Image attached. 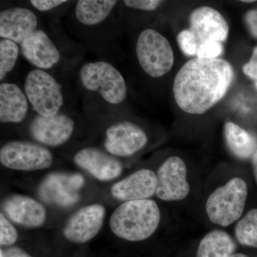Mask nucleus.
<instances>
[{
    "label": "nucleus",
    "instance_id": "19",
    "mask_svg": "<svg viewBox=\"0 0 257 257\" xmlns=\"http://www.w3.org/2000/svg\"><path fill=\"white\" fill-rule=\"evenodd\" d=\"M29 100L25 91L15 83L0 84V121L18 124L28 116Z\"/></svg>",
    "mask_w": 257,
    "mask_h": 257
},
{
    "label": "nucleus",
    "instance_id": "34",
    "mask_svg": "<svg viewBox=\"0 0 257 257\" xmlns=\"http://www.w3.org/2000/svg\"><path fill=\"white\" fill-rule=\"evenodd\" d=\"M229 257H248L246 255L243 254L241 253H234L232 255H231Z\"/></svg>",
    "mask_w": 257,
    "mask_h": 257
},
{
    "label": "nucleus",
    "instance_id": "12",
    "mask_svg": "<svg viewBox=\"0 0 257 257\" xmlns=\"http://www.w3.org/2000/svg\"><path fill=\"white\" fill-rule=\"evenodd\" d=\"M189 30L195 37L198 47L207 42L223 43L227 40L229 32L224 16L218 10L207 6L193 10L189 17Z\"/></svg>",
    "mask_w": 257,
    "mask_h": 257
},
{
    "label": "nucleus",
    "instance_id": "4",
    "mask_svg": "<svg viewBox=\"0 0 257 257\" xmlns=\"http://www.w3.org/2000/svg\"><path fill=\"white\" fill-rule=\"evenodd\" d=\"M79 79L84 89L98 93L111 105H119L126 100L128 89L124 77L109 62L94 61L84 64L79 71Z\"/></svg>",
    "mask_w": 257,
    "mask_h": 257
},
{
    "label": "nucleus",
    "instance_id": "31",
    "mask_svg": "<svg viewBox=\"0 0 257 257\" xmlns=\"http://www.w3.org/2000/svg\"><path fill=\"white\" fill-rule=\"evenodd\" d=\"M245 23L250 33L257 38V10H251L245 15Z\"/></svg>",
    "mask_w": 257,
    "mask_h": 257
},
{
    "label": "nucleus",
    "instance_id": "28",
    "mask_svg": "<svg viewBox=\"0 0 257 257\" xmlns=\"http://www.w3.org/2000/svg\"><path fill=\"white\" fill-rule=\"evenodd\" d=\"M123 3L130 9L152 12L156 10L163 2L160 0H124Z\"/></svg>",
    "mask_w": 257,
    "mask_h": 257
},
{
    "label": "nucleus",
    "instance_id": "27",
    "mask_svg": "<svg viewBox=\"0 0 257 257\" xmlns=\"http://www.w3.org/2000/svg\"><path fill=\"white\" fill-rule=\"evenodd\" d=\"M224 46L221 42L210 41L204 42L198 47L197 57L200 59L219 58V56L222 54Z\"/></svg>",
    "mask_w": 257,
    "mask_h": 257
},
{
    "label": "nucleus",
    "instance_id": "32",
    "mask_svg": "<svg viewBox=\"0 0 257 257\" xmlns=\"http://www.w3.org/2000/svg\"><path fill=\"white\" fill-rule=\"evenodd\" d=\"M0 257H32L22 248L12 247L3 251H0Z\"/></svg>",
    "mask_w": 257,
    "mask_h": 257
},
{
    "label": "nucleus",
    "instance_id": "14",
    "mask_svg": "<svg viewBox=\"0 0 257 257\" xmlns=\"http://www.w3.org/2000/svg\"><path fill=\"white\" fill-rule=\"evenodd\" d=\"M20 45L22 55L35 69L46 71L60 62V50L44 30L37 29Z\"/></svg>",
    "mask_w": 257,
    "mask_h": 257
},
{
    "label": "nucleus",
    "instance_id": "20",
    "mask_svg": "<svg viewBox=\"0 0 257 257\" xmlns=\"http://www.w3.org/2000/svg\"><path fill=\"white\" fill-rule=\"evenodd\" d=\"M118 3L114 0H79L75 5L74 15L84 26H96L110 16Z\"/></svg>",
    "mask_w": 257,
    "mask_h": 257
},
{
    "label": "nucleus",
    "instance_id": "17",
    "mask_svg": "<svg viewBox=\"0 0 257 257\" xmlns=\"http://www.w3.org/2000/svg\"><path fill=\"white\" fill-rule=\"evenodd\" d=\"M157 175L152 170L143 169L116 182L111 189L113 197L123 202L144 200L156 194Z\"/></svg>",
    "mask_w": 257,
    "mask_h": 257
},
{
    "label": "nucleus",
    "instance_id": "13",
    "mask_svg": "<svg viewBox=\"0 0 257 257\" xmlns=\"http://www.w3.org/2000/svg\"><path fill=\"white\" fill-rule=\"evenodd\" d=\"M104 216L105 209L100 204L81 208L69 218L64 226V236L72 242H87L100 231Z\"/></svg>",
    "mask_w": 257,
    "mask_h": 257
},
{
    "label": "nucleus",
    "instance_id": "2",
    "mask_svg": "<svg viewBox=\"0 0 257 257\" xmlns=\"http://www.w3.org/2000/svg\"><path fill=\"white\" fill-rule=\"evenodd\" d=\"M160 220V208L149 199L123 203L111 214L109 224L113 233L121 239L140 241L155 232Z\"/></svg>",
    "mask_w": 257,
    "mask_h": 257
},
{
    "label": "nucleus",
    "instance_id": "18",
    "mask_svg": "<svg viewBox=\"0 0 257 257\" xmlns=\"http://www.w3.org/2000/svg\"><path fill=\"white\" fill-rule=\"evenodd\" d=\"M3 209L12 221L27 227H39L46 219V211L43 206L27 196H10L3 202Z\"/></svg>",
    "mask_w": 257,
    "mask_h": 257
},
{
    "label": "nucleus",
    "instance_id": "5",
    "mask_svg": "<svg viewBox=\"0 0 257 257\" xmlns=\"http://www.w3.org/2000/svg\"><path fill=\"white\" fill-rule=\"evenodd\" d=\"M136 56L142 69L153 78L166 75L175 63V55L170 42L154 29H146L139 35Z\"/></svg>",
    "mask_w": 257,
    "mask_h": 257
},
{
    "label": "nucleus",
    "instance_id": "24",
    "mask_svg": "<svg viewBox=\"0 0 257 257\" xmlns=\"http://www.w3.org/2000/svg\"><path fill=\"white\" fill-rule=\"evenodd\" d=\"M20 45L7 39L0 40V80L13 72L20 57Z\"/></svg>",
    "mask_w": 257,
    "mask_h": 257
},
{
    "label": "nucleus",
    "instance_id": "15",
    "mask_svg": "<svg viewBox=\"0 0 257 257\" xmlns=\"http://www.w3.org/2000/svg\"><path fill=\"white\" fill-rule=\"evenodd\" d=\"M39 20L32 10L13 7L0 13V37L20 45L38 28Z\"/></svg>",
    "mask_w": 257,
    "mask_h": 257
},
{
    "label": "nucleus",
    "instance_id": "3",
    "mask_svg": "<svg viewBox=\"0 0 257 257\" xmlns=\"http://www.w3.org/2000/svg\"><path fill=\"white\" fill-rule=\"evenodd\" d=\"M248 194L244 179L234 177L218 187L208 197L206 212L211 222L229 226L243 216Z\"/></svg>",
    "mask_w": 257,
    "mask_h": 257
},
{
    "label": "nucleus",
    "instance_id": "35",
    "mask_svg": "<svg viewBox=\"0 0 257 257\" xmlns=\"http://www.w3.org/2000/svg\"><path fill=\"white\" fill-rule=\"evenodd\" d=\"M242 3H254V1L253 0H243Z\"/></svg>",
    "mask_w": 257,
    "mask_h": 257
},
{
    "label": "nucleus",
    "instance_id": "33",
    "mask_svg": "<svg viewBox=\"0 0 257 257\" xmlns=\"http://www.w3.org/2000/svg\"><path fill=\"white\" fill-rule=\"evenodd\" d=\"M251 165H252L253 173L257 184V148L251 157Z\"/></svg>",
    "mask_w": 257,
    "mask_h": 257
},
{
    "label": "nucleus",
    "instance_id": "29",
    "mask_svg": "<svg viewBox=\"0 0 257 257\" xmlns=\"http://www.w3.org/2000/svg\"><path fill=\"white\" fill-rule=\"evenodd\" d=\"M67 3L68 2L65 0H32L30 1L32 6L37 11L42 12V13L51 11Z\"/></svg>",
    "mask_w": 257,
    "mask_h": 257
},
{
    "label": "nucleus",
    "instance_id": "23",
    "mask_svg": "<svg viewBox=\"0 0 257 257\" xmlns=\"http://www.w3.org/2000/svg\"><path fill=\"white\" fill-rule=\"evenodd\" d=\"M235 236L241 245L257 248V208L240 218L235 226Z\"/></svg>",
    "mask_w": 257,
    "mask_h": 257
},
{
    "label": "nucleus",
    "instance_id": "25",
    "mask_svg": "<svg viewBox=\"0 0 257 257\" xmlns=\"http://www.w3.org/2000/svg\"><path fill=\"white\" fill-rule=\"evenodd\" d=\"M177 42L181 50L184 55L192 57L197 56L198 45L195 37L189 30H184L179 32Z\"/></svg>",
    "mask_w": 257,
    "mask_h": 257
},
{
    "label": "nucleus",
    "instance_id": "16",
    "mask_svg": "<svg viewBox=\"0 0 257 257\" xmlns=\"http://www.w3.org/2000/svg\"><path fill=\"white\" fill-rule=\"evenodd\" d=\"M74 160L79 167L101 181L112 180L122 172V165L116 157L95 147L79 150Z\"/></svg>",
    "mask_w": 257,
    "mask_h": 257
},
{
    "label": "nucleus",
    "instance_id": "7",
    "mask_svg": "<svg viewBox=\"0 0 257 257\" xmlns=\"http://www.w3.org/2000/svg\"><path fill=\"white\" fill-rule=\"evenodd\" d=\"M0 162L11 170H40L52 165L53 156L48 149L38 144L13 141L1 147Z\"/></svg>",
    "mask_w": 257,
    "mask_h": 257
},
{
    "label": "nucleus",
    "instance_id": "21",
    "mask_svg": "<svg viewBox=\"0 0 257 257\" xmlns=\"http://www.w3.org/2000/svg\"><path fill=\"white\" fill-rule=\"evenodd\" d=\"M224 137L226 145L233 155L241 160H248L257 148L254 138L244 128L231 121L224 124Z\"/></svg>",
    "mask_w": 257,
    "mask_h": 257
},
{
    "label": "nucleus",
    "instance_id": "11",
    "mask_svg": "<svg viewBox=\"0 0 257 257\" xmlns=\"http://www.w3.org/2000/svg\"><path fill=\"white\" fill-rule=\"evenodd\" d=\"M75 120L64 113L51 116L37 114L30 124V135L37 143L50 147H57L67 143L73 135Z\"/></svg>",
    "mask_w": 257,
    "mask_h": 257
},
{
    "label": "nucleus",
    "instance_id": "36",
    "mask_svg": "<svg viewBox=\"0 0 257 257\" xmlns=\"http://www.w3.org/2000/svg\"><path fill=\"white\" fill-rule=\"evenodd\" d=\"M256 87H257V82H256Z\"/></svg>",
    "mask_w": 257,
    "mask_h": 257
},
{
    "label": "nucleus",
    "instance_id": "1",
    "mask_svg": "<svg viewBox=\"0 0 257 257\" xmlns=\"http://www.w3.org/2000/svg\"><path fill=\"white\" fill-rule=\"evenodd\" d=\"M234 76L232 65L224 59L194 57L175 76L172 90L176 103L188 114H204L224 97Z\"/></svg>",
    "mask_w": 257,
    "mask_h": 257
},
{
    "label": "nucleus",
    "instance_id": "6",
    "mask_svg": "<svg viewBox=\"0 0 257 257\" xmlns=\"http://www.w3.org/2000/svg\"><path fill=\"white\" fill-rule=\"evenodd\" d=\"M24 91L37 114L51 116L61 112L64 104L62 87L47 71L33 69L25 77Z\"/></svg>",
    "mask_w": 257,
    "mask_h": 257
},
{
    "label": "nucleus",
    "instance_id": "8",
    "mask_svg": "<svg viewBox=\"0 0 257 257\" xmlns=\"http://www.w3.org/2000/svg\"><path fill=\"white\" fill-rule=\"evenodd\" d=\"M156 195L167 202L185 199L190 192L187 180V168L182 159L177 156L167 158L157 171Z\"/></svg>",
    "mask_w": 257,
    "mask_h": 257
},
{
    "label": "nucleus",
    "instance_id": "30",
    "mask_svg": "<svg viewBox=\"0 0 257 257\" xmlns=\"http://www.w3.org/2000/svg\"><path fill=\"white\" fill-rule=\"evenodd\" d=\"M242 70L243 74L257 81V47L253 49L250 60L243 64Z\"/></svg>",
    "mask_w": 257,
    "mask_h": 257
},
{
    "label": "nucleus",
    "instance_id": "26",
    "mask_svg": "<svg viewBox=\"0 0 257 257\" xmlns=\"http://www.w3.org/2000/svg\"><path fill=\"white\" fill-rule=\"evenodd\" d=\"M18 231L7 219L4 214H0V244L2 246L13 244L18 239Z\"/></svg>",
    "mask_w": 257,
    "mask_h": 257
},
{
    "label": "nucleus",
    "instance_id": "9",
    "mask_svg": "<svg viewBox=\"0 0 257 257\" xmlns=\"http://www.w3.org/2000/svg\"><path fill=\"white\" fill-rule=\"evenodd\" d=\"M84 183L79 174L55 172L45 177L39 187L42 200L59 207L74 205L79 199V190Z\"/></svg>",
    "mask_w": 257,
    "mask_h": 257
},
{
    "label": "nucleus",
    "instance_id": "22",
    "mask_svg": "<svg viewBox=\"0 0 257 257\" xmlns=\"http://www.w3.org/2000/svg\"><path fill=\"white\" fill-rule=\"evenodd\" d=\"M236 245L227 233L214 230L206 234L199 243L196 257H229Z\"/></svg>",
    "mask_w": 257,
    "mask_h": 257
},
{
    "label": "nucleus",
    "instance_id": "10",
    "mask_svg": "<svg viewBox=\"0 0 257 257\" xmlns=\"http://www.w3.org/2000/svg\"><path fill=\"white\" fill-rule=\"evenodd\" d=\"M148 138L139 125L122 121L111 124L105 132L104 148L114 157L133 156L146 146Z\"/></svg>",
    "mask_w": 257,
    "mask_h": 257
}]
</instances>
